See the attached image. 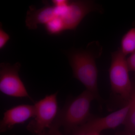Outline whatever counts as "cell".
Masks as SVG:
<instances>
[{
  "label": "cell",
  "instance_id": "cell-1",
  "mask_svg": "<svg viewBox=\"0 0 135 135\" xmlns=\"http://www.w3.org/2000/svg\"><path fill=\"white\" fill-rule=\"evenodd\" d=\"M98 45L97 43L90 44L88 49L71 50L66 54L73 77L92 93L95 99L102 102L98 91V70L96 63L97 59L101 55L102 50L100 47L95 50Z\"/></svg>",
  "mask_w": 135,
  "mask_h": 135
},
{
  "label": "cell",
  "instance_id": "cell-2",
  "mask_svg": "<svg viewBox=\"0 0 135 135\" xmlns=\"http://www.w3.org/2000/svg\"><path fill=\"white\" fill-rule=\"evenodd\" d=\"M95 99L92 93L85 90L59 110L52 126L59 128L62 127L66 132H74L92 117L90 106Z\"/></svg>",
  "mask_w": 135,
  "mask_h": 135
},
{
  "label": "cell",
  "instance_id": "cell-3",
  "mask_svg": "<svg viewBox=\"0 0 135 135\" xmlns=\"http://www.w3.org/2000/svg\"><path fill=\"white\" fill-rule=\"evenodd\" d=\"M109 77L112 96L114 102L122 107L130 100L133 84L129 77V70L126 56L120 49L112 53Z\"/></svg>",
  "mask_w": 135,
  "mask_h": 135
},
{
  "label": "cell",
  "instance_id": "cell-4",
  "mask_svg": "<svg viewBox=\"0 0 135 135\" xmlns=\"http://www.w3.org/2000/svg\"><path fill=\"white\" fill-rule=\"evenodd\" d=\"M58 92L47 95L34 104V117L27 126V129L33 135L49 129L55 121L58 111Z\"/></svg>",
  "mask_w": 135,
  "mask_h": 135
},
{
  "label": "cell",
  "instance_id": "cell-5",
  "mask_svg": "<svg viewBox=\"0 0 135 135\" xmlns=\"http://www.w3.org/2000/svg\"><path fill=\"white\" fill-rule=\"evenodd\" d=\"M21 67L19 62L13 65L7 63L0 64V91L8 96L25 98L33 102L19 76Z\"/></svg>",
  "mask_w": 135,
  "mask_h": 135
},
{
  "label": "cell",
  "instance_id": "cell-6",
  "mask_svg": "<svg viewBox=\"0 0 135 135\" xmlns=\"http://www.w3.org/2000/svg\"><path fill=\"white\" fill-rule=\"evenodd\" d=\"M129 103L126 106L102 117H91L86 123L77 128L75 132H86L101 134L107 129H114L122 125H124L129 110Z\"/></svg>",
  "mask_w": 135,
  "mask_h": 135
},
{
  "label": "cell",
  "instance_id": "cell-7",
  "mask_svg": "<svg viewBox=\"0 0 135 135\" xmlns=\"http://www.w3.org/2000/svg\"><path fill=\"white\" fill-rule=\"evenodd\" d=\"M98 10L95 3L91 1H70L59 18L64 22L66 30H74L88 14Z\"/></svg>",
  "mask_w": 135,
  "mask_h": 135
},
{
  "label": "cell",
  "instance_id": "cell-8",
  "mask_svg": "<svg viewBox=\"0 0 135 135\" xmlns=\"http://www.w3.org/2000/svg\"><path fill=\"white\" fill-rule=\"evenodd\" d=\"M35 114L34 105H20L7 110L0 122V131L3 133L11 130L16 125L33 118Z\"/></svg>",
  "mask_w": 135,
  "mask_h": 135
},
{
  "label": "cell",
  "instance_id": "cell-9",
  "mask_svg": "<svg viewBox=\"0 0 135 135\" xmlns=\"http://www.w3.org/2000/svg\"><path fill=\"white\" fill-rule=\"evenodd\" d=\"M44 6L37 9L35 6L29 7L26 17V25L29 29H36L39 24L45 25L56 17L55 7L47 1H44Z\"/></svg>",
  "mask_w": 135,
  "mask_h": 135
},
{
  "label": "cell",
  "instance_id": "cell-10",
  "mask_svg": "<svg viewBox=\"0 0 135 135\" xmlns=\"http://www.w3.org/2000/svg\"><path fill=\"white\" fill-rule=\"evenodd\" d=\"M133 84V89L129 103V110L124 125L126 131L131 135H135V84Z\"/></svg>",
  "mask_w": 135,
  "mask_h": 135
},
{
  "label": "cell",
  "instance_id": "cell-11",
  "mask_svg": "<svg viewBox=\"0 0 135 135\" xmlns=\"http://www.w3.org/2000/svg\"><path fill=\"white\" fill-rule=\"evenodd\" d=\"M126 56L135 51V27L129 30L122 36L119 49Z\"/></svg>",
  "mask_w": 135,
  "mask_h": 135
},
{
  "label": "cell",
  "instance_id": "cell-12",
  "mask_svg": "<svg viewBox=\"0 0 135 135\" xmlns=\"http://www.w3.org/2000/svg\"><path fill=\"white\" fill-rule=\"evenodd\" d=\"M44 25L46 32L50 35H58L66 30L62 20L57 17L51 20Z\"/></svg>",
  "mask_w": 135,
  "mask_h": 135
},
{
  "label": "cell",
  "instance_id": "cell-13",
  "mask_svg": "<svg viewBox=\"0 0 135 135\" xmlns=\"http://www.w3.org/2000/svg\"><path fill=\"white\" fill-rule=\"evenodd\" d=\"M10 36L3 29L2 24L0 23V49L2 50L9 40Z\"/></svg>",
  "mask_w": 135,
  "mask_h": 135
},
{
  "label": "cell",
  "instance_id": "cell-14",
  "mask_svg": "<svg viewBox=\"0 0 135 135\" xmlns=\"http://www.w3.org/2000/svg\"><path fill=\"white\" fill-rule=\"evenodd\" d=\"M127 62L130 71L135 73V51L127 59Z\"/></svg>",
  "mask_w": 135,
  "mask_h": 135
},
{
  "label": "cell",
  "instance_id": "cell-15",
  "mask_svg": "<svg viewBox=\"0 0 135 135\" xmlns=\"http://www.w3.org/2000/svg\"><path fill=\"white\" fill-rule=\"evenodd\" d=\"M50 135H63L59 131V128L52 126L48 129Z\"/></svg>",
  "mask_w": 135,
  "mask_h": 135
},
{
  "label": "cell",
  "instance_id": "cell-16",
  "mask_svg": "<svg viewBox=\"0 0 135 135\" xmlns=\"http://www.w3.org/2000/svg\"><path fill=\"white\" fill-rule=\"evenodd\" d=\"M73 135H101V134L97 133H86V132H77L74 133Z\"/></svg>",
  "mask_w": 135,
  "mask_h": 135
},
{
  "label": "cell",
  "instance_id": "cell-17",
  "mask_svg": "<svg viewBox=\"0 0 135 135\" xmlns=\"http://www.w3.org/2000/svg\"><path fill=\"white\" fill-rule=\"evenodd\" d=\"M36 135H50V134H49L48 130H45L42 132V133H39L38 134Z\"/></svg>",
  "mask_w": 135,
  "mask_h": 135
},
{
  "label": "cell",
  "instance_id": "cell-18",
  "mask_svg": "<svg viewBox=\"0 0 135 135\" xmlns=\"http://www.w3.org/2000/svg\"><path fill=\"white\" fill-rule=\"evenodd\" d=\"M115 135H131L129 133H128L127 131H126L125 132H122V133H120L116 134Z\"/></svg>",
  "mask_w": 135,
  "mask_h": 135
}]
</instances>
